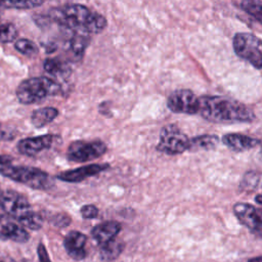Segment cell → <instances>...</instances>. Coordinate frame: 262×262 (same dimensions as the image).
Instances as JSON below:
<instances>
[{"label": "cell", "mask_w": 262, "mask_h": 262, "mask_svg": "<svg viewBox=\"0 0 262 262\" xmlns=\"http://www.w3.org/2000/svg\"><path fill=\"white\" fill-rule=\"evenodd\" d=\"M47 16L50 20L73 31V33L87 35L101 33L107 25L103 15L91 11L82 4H70L51 8Z\"/></svg>", "instance_id": "1"}, {"label": "cell", "mask_w": 262, "mask_h": 262, "mask_svg": "<svg viewBox=\"0 0 262 262\" xmlns=\"http://www.w3.org/2000/svg\"><path fill=\"white\" fill-rule=\"evenodd\" d=\"M199 103L198 114L213 123H246L255 119L247 105L224 96L205 95L199 97Z\"/></svg>", "instance_id": "2"}, {"label": "cell", "mask_w": 262, "mask_h": 262, "mask_svg": "<svg viewBox=\"0 0 262 262\" xmlns=\"http://www.w3.org/2000/svg\"><path fill=\"white\" fill-rule=\"evenodd\" d=\"M0 207L6 215L15 219L26 229L39 230L43 225L42 216L34 211L24 194L15 190L1 192Z\"/></svg>", "instance_id": "3"}, {"label": "cell", "mask_w": 262, "mask_h": 262, "mask_svg": "<svg viewBox=\"0 0 262 262\" xmlns=\"http://www.w3.org/2000/svg\"><path fill=\"white\" fill-rule=\"evenodd\" d=\"M61 91L60 85L48 77H32L21 81L16 90L15 95L21 104L38 103L47 98L54 96Z\"/></svg>", "instance_id": "4"}, {"label": "cell", "mask_w": 262, "mask_h": 262, "mask_svg": "<svg viewBox=\"0 0 262 262\" xmlns=\"http://www.w3.org/2000/svg\"><path fill=\"white\" fill-rule=\"evenodd\" d=\"M0 174L33 189H49L54 184L53 178L47 172L35 167L5 165L0 167Z\"/></svg>", "instance_id": "5"}, {"label": "cell", "mask_w": 262, "mask_h": 262, "mask_svg": "<svg viewBox=\"0 0 262 262\" xmlns=\"http://www.w3.org/2000/svg\"><path fill=\"white\" fill-rule=\"evenodd\" d=\"M233 50L237 56L254 68L262 69V40L251 33H236L232 39Z\"/></svg>", "instance_id": "6"}, {"label": "cell", "mask_w": 262, "mask_h": 262, "mask_svg": "<svg viewBox=\"0 0 262 262\" xmlns=\"http://www.w3.org/2000/svg\"><path fill=\"white\" fill-rule=\"evenodd\" d=\"M189 140L177 125L169 124L161 130L157 149L171 156L179 155L189 149Z\"/></svg>", "instance_id": "7"}, {"label": "cell", "mask_w": 262, "mask_h": 262, "mask_svg": "<svg viewBox=\"0 0 262 262\" xmlns=\"http://www.w3.org/2000/svg\"><path fill=\"white\" fill-rule=\"evenodd\" d=\"M106 145L101 140H78L72 142L67 151V158L71 162L85 163L100 158L106 152Z\"/></svg>", "instance_id": "8"}, {"label": "cell", "mask_w": 262, "mask_h": 262, "mask_svg": "<svg viewBox=\"0 0 262 262\" xmlns=\"http://www.w3.org/2000/svg\"><path fill=\"white\" fill-rule=\"evenodd\" d=\"M199 105V97L189 89L174 90L167 99L168 108L177 114H198Z\"/></svg>", "instance_id": "9"}, {"label": "cell", "mask_w": 262, "mask_h": 262, "mask_svg": "<svg viewBox=\"0 0 262 262\" xmlns=\"http://www.w3.org/2000/svg\"><path fill=\"white\" fill-rule=\"evenodd\" d=\"M232 210L241 224L254 234L262 237V208H257L248 203H236Z\"/></svg>", "instance_id": "10"}, {"label": "cell", "mask_w": 262, "mask_h": 262, "mask_svg": "<svg viewBox=\"0 0 262 262\" xmlns=\"http://www.w3.org/2000/svg\"><path fill=\"white\" fill-rule=\"evenodd\" d=\"M0 239L24 244L30 239V233L15 219L6 214H0Z\"/></svg>", "instance_id": "11"}, {"label": "cell", "mask_w": 262, "mask_h": 262, "mask_svg": "<svg viewBox=\"0 0 262 262\" xmlns=\"http://www.w3.org/2000/svg\"><path fill=\"white\" fill-rule=\"evenodd\" d=\"M57 137L54 134H44L35 137H27L18 141L17 150L27 157H35L43 150L49 149Z\"/></svg>", "instance_id": "12"}, {"label": "cell", "mask_w": 262, "mask_h": 262, "mask_svg": "<svg viewBox=\"0 0 262 262\" xmlns=\"http://www.w3.org/2000/svg\"><path fill=\"white\" fill-rule=\"evenodd\" d=\"M108 168H110L108 164H91V165L82 166L76 169L62 171L56 175V178L64 182L78 183L89 177L95 176L107 170Z\"/></svg>", "instance_id": "13"}, {"label": "cell", "mask_w": 262, "mask_h": 262, "mask_svg": "<svg viewBox=\"0 0 262 262\" xmlns=\"http://www.w3.org/2000/svg\"><path fill=\"white\" fill-rule=\"evenodd\" d=\"M86 243L87 236L78 230L69 231L63 238V247L68 255L76 261H81L86 258Z\"/></svg>", "instance_id": "14"}, {"label": "cell", "mask_w": 262, "mask_h": 262, "mask_svg": "<svg viewBox=\"0 0 262 262\" xmlns=\"http://www.w3.org/2000/svg\"><path fill=\"white\" fill-rule=\"evenodd\" d=\"M120 231L121 224L117 221L108 220L95 225L91 230V235L100 247L115 239Z\"/></svg>", "instance_id": "15"}, {"label": "cell", "mask_w": 262, "mask_h": 262, "mask_svg": "<svg viewBox=\"0 0 262 262\" xmlns=\"http://www.w3.org/2000/svg\"><path fill=\"white\" fill-rule=\"evenodd\" d=\"M223 143L234 151H244L256 147L261 143V140L239 133H229L222 137Z\"/></svg>", "instance_id": "16"}, {"label": "cell", "mask_w": 262, "mask_h": 262, "mask_svg": "<svg viewBox=\"0 0 262 262\" xmlns=\"http://www.w3.org/2000/svg\"><path fill=\"white\" fill-rule=\"evenodd\" d=\"M58 115L59 112L57 108L53 106H44L32 113L31 123L36 128H42L51 123Z\"/></svg>", "instance_id": "17"}, {"label": "cell", "mask_w": 262, "mask_h": 262, "mask_svg": "<svg viewBox=\"0 0 262 262\" xmlns=\"http://www.w3.org/2000/svg\"><path fill=\"white\" fill-rule=\"evenodd\" d=\"M44 70L54 77H69L72 73L71 67L67 60L60 58H46L43 63Z\"/></svg>", "instance_id": "18"}, {"label": "cell", "mask_w": 262, "mask_h": 262, "mask_svg": "<svg viewBox=\"0 0 262 262\" xmlns=\"http://www.w3.org/2000/svg\"><path fill=\"white\" fill-rule=\"evenodd\" d=\"M89 42H90V35L83 34V33H73V36L71 37L69 42L70 52L75 58L77 59L82 58L87 46L89 45Z\"/></svg>", "instance_id": "19"}, {"label": "cell", "mask_w": 262, "mask_h": 262, "mask_svg": "<svg viewBox=\"0 0 262 262\" xmlns=\"http://www.w3.org/2000/svg\"><path fill=\"white\" fill-rule=\"evenodd\" d=\"M219 142V138L216 135L204 134L199 135L189 140V149L188 150H200V149H213L217 146Z\"/></svg>", "instance_id": "20"}, {"label": "cell", "mask_w": 262, "mask_h": 262, "mask_svg": "<svg viewBox=\"0 0 262 262\" xmlns=\"http://www.w3.org/2000/svg\"><path fill=\"white\" fill-rule=\"evenodd\" d=\"M124 249V244L118 242L116 238L110 243L99 247L100 259L104 262H110L117 259Z\"/></svg>", "instance_id": "21"}, {"label": "cell", "mask_w": 262, "mask_h": 262, "mask_svg": "<svg viewBox=\"0 0 262 262\" xmlns=\"http://www.w3.org/2000/svg\"><path fill=\"white\" fill-rule=\"evenodd\" d=\"M46 0H0V8L33 9L41 6Z\"/></svg>", "instance_id": "22"}, {"label": "cell", "mask_w": 262, "mask_h": 262, "mask_svg": "<svg viewBox=\"0 0 262 262\" xmlns=\"http://www.w3.org/2000/svg\"><path fill=\"white\" fill-rule=\"evenodd\" d=\"M241 8L262 25V0H242Z\"/></svg>", "instance_id": "23"}, {"label": "cell", "mask_w": 262, "mask_h": 262, "mask_svg": "<svg viewBox=\"0 0 262 262\" xmlns=\"http://www.w3.org/2000/svg\"><path fill=\"white\" fill-rule=\"evenodd\" d=\"M14 48L24 55L33 57L39 52V48L35 42L29 39H17L14 42Z\"/></svg>", "instance_id": "24"}, {"label": "cell", "mask_w": 262, "mask_h": 262, "mask_svg": "<svg viewBox=\"0 0 262 262\" xmlns=\"http://www.w3.org/2000/svg\"><path fill=\"white\" fill-rule=\"evenodd\" d=\"M18 36L17 28L11 23L0 24V43H9L16 40Z\"/></svg>", "instance_id": "25"}, {"label": "cell", "mask_w": 262, "mask_h": 262, "mask_svg": "<svg viewBox=\"0 0 262 262\" xmlns=\"http://www.w3.org/2000/svg\"><path fill=\"white\" fill-rule=\"evenodd\" d=\"M98 208L91 204L84 205L80 209V213L84 219H94L98 216Z\"/></svg>", "instance_id": "26"}, {"label": "cell", "mask_w": 262, "mask_h": 262, "mask_svg": "<svg viewBox=\"0 0 262 262\" xmlns=\"http://www.w3.org/2000/svg\"><path fill=\"white\" fill-rule=\"evenodd\" d=\"M15 137V131L8 125L0 124V142L12 140Z\"/></svg>", "instance_id": "27"}, {"label": "cell", "mask_w": 262, "mask_h": 262, "mask_svg": "<svg viewBox=\"0 0 262 262\" xmlns=\"http://www.w3.org/2000/svg\"><path fill=\"white\" fill-rule=\"evenodd\" d=\"M51 222L57 227H67L71 223V218L69 215L64 213H58L53 216Z\"/></svg>", "instance_id": "28"}, {"label": "cell", "mask_w": 262, "mask_h": 262, "mask_svg": "<svg viewBox=\"0 0 262 262\" xmlns=\"http://www.w3.org/2000/svg\"><path fill=\"white\" fill-rule=\"evenodd\" d=\"M37 254H38V259H39V262H52L49 258V255L47 253V250L45 248V246L40 243L38 245V248H37Z\"/></svg>", "instance_id": "29"}, {"label": "cell", "mask_w": 262, "mask_h": 262, "mask_svg": "<svg viewBox=\"0 0 262 262\" xmlns=\"http://www.w3.org/2000/svg\"><path fill=\"white\" fill-rule=\"evenodd\" d=\"M12 158L10 156L6 155H0V167L5 166V165H10L12 162Z\"/></svg>", "instance_id": "30"}, {"label": "cell", "mask_w": 262, "mask_h": 262, "mask_svg": "<svg viewBox=\"0 0 262 262\" xmlns=\"http://www.w3.org/2000/svg\"><path fill=\"white\" fill-rule=\"evenodd\" d=\"M248 262H262V256H257L248 260Z\"/></svg>", "instance_id": "31"}, {"label": "cell", "mask_w": 262, "mask_h": 262, "mask_svg": "<svg viewBox=\"0 0 262 262\" xmlns=\"http://www.w3.org/2000/svg\"><path fill=\"white\" fill-rule=\"evenodd\" d=\"M255 201H256L258 204H261V205H262V194H258V195H256Z\"/></svg>", "instance_id": "32"}, {"label": "cell", "mask_w": 262, "mask_h": 262, "mask_svg": "<svg viewBox=\"0 0 262 262\" xmlns=\"http://www.w3.org/2000/svg\"><path fill=\"white\" fill-rule=\"evenodd\" d=\"M260 154H261V156H262V147H261V150H260Z\"/></svg>", "instance_id": "33"}, {"label": "cell", "mask_w": 262, "mask_h": 262, "mask_svg": "<svg viewBox=\"0 0 262 262\" xmlns=\"http://www.w3.org/2000/svg\"><path fill=\"white\" fill-rule=\"evenodd\" d=\"M0 194H1V190H0Z\"/></svg>", "instance_id": "34"}, {"label": "cell", "mask_w": 262, "mask_h": 262, "mask_svg": "<svg viewBox=\"0 0 262 262\" xmlns=\"http://www.w3.org/2000/svg\"><path fill=\"white\" fill-rule=\"evenodd\" d=\"M0 15H1V14H0Z\"/></svg>", "instance_id": "35"}]
</instances>
